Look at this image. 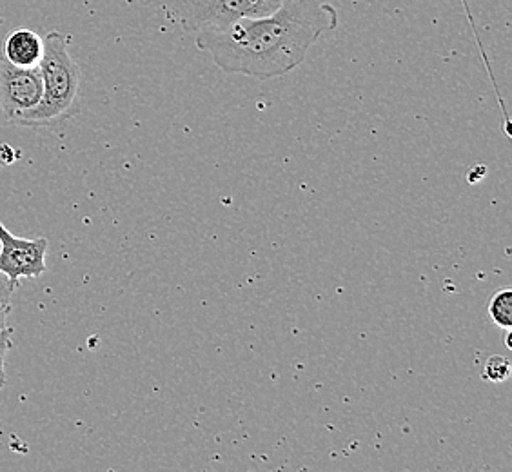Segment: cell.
Instances as JSON below:
<instances>
[{
	"instance_id": "cell-1",
	"label": "cell",
	"mask_w": 512,
	"mask_h": 472,
	"mask_svg": "<svg viewBox=\"0 0 512 472\" xmlns=\"http://www.w3.org/2000/svg\"><path fill=\"white\" fill-rule=\"evenodd\" d=\"M336 26L338 10L333 4L284 0L266 17L242 19L222 30L197 33L195 44L227 75L269 80L298 68L316 40Z\"/></svg>"
},
{
	"instance_id": "cell-2",
	"label": "cell",
	"mask_w": 512,
	"mask_h": 472,
	"mask_svg": "<svg viewBox=\"0 0 512 472\" xmlns=\"http://www.w3.org/2000/svg\"><path fill=\"white\" fill-rule=\"evenodd\" d=\"M69 37L51 31L44 37V55L39 69L44 91L37 108L20 115L15 122L26 126H44L66 117L79 97L80 71L69 55Z\"/></svg>"
},
{
	"instance_id": "cell-3",
	"label": "cell",
	"mask_w": 512,
	"mask_h": 472,
	"mask_svg": "<svg viewBox=\"0 0 512 472\" xmlns=\"http://www.w3.org/2000/svg\"><path fill=\"white\" fill-rule=\"evenodd\" d=\"M284 0H175L173 17L180 28L197 35L222 30L242 19L266 17L278 10Z\"/></svg>"
},
{
	"instance_id": "cell-4",
	"label": "cell",
	"mask_w": 512,
	"mask_h": 472,
	"mask_svg": "<svg viewBox=\"0 0 512 472\" xmlns=\"http://www.w3.org/2000/svg\"><path fill=\"white\" fill-rule=\"evenodd\" d=\"M42 77L39 68H19L0 53V108L10 120L39 106L42 99Z\"/></svg>"
},
{
	"instance_id": "cell-5",
	"label": "cell",
	"mask_w": 512,
	"mask_h": 472,
	"mask_svg": "<svg viewBox=\"0 0 512 472\" xmlns=\"http://www.w3.org/2000/svg\"><path fill=\"white\" fill-rule=\"evenodd\" d=\"M46 238H19L10 233L0 222V273L8 276L13 284L20 278H39L46 273Z\"/></svg>"
},
{
	"instance_id": "cell-6",
	"label": "cell",
	"mask_w": 512,
	"mask_h": 472,
	"mask_svg": "<svg viewBox=\"0 0 512 472\" xmlns=\"http://www.w3.org/2000/svg\"><path fill=\"white\" fill-rule=\"evenodd\" d=\"M2 55L19 68H39L44 55V39L31 30H15L4 40Z\"/></svg>"
},
{
	"instance_id": "cell-7",
	"label": "cell",
	"mask_w": 512,
	"mask_h": 472,
	"mask_svg": "<svg viewBox=\"0 0 512 472\" xmlns=\"http://www.w3.org/2000/svg\"><path fill=\"white\" fill-rule=\"evenodd\" d=\"M489 316L494 325L502 327L509 331L512 327V291L511 289H502L491 298L489 304Z\"/></svg>"
},
{
	"instance_id": "cell-8",
	"label": "cell",
	"mask_w": 512,
	"mask_h": 472,
	"mask_svg": "<svg viewBox=\"0 0 512 472\" xmlns=\"http://www.w3.org/2000/svg\"><path fill=\"white\" fill-rule=\"evenodd\" d=\"M511 376V362L509 358L500 356V354H493L487 358V362L483 365L482 380L489 382V384H503L507 382Z\"/></svg>"
},
{
	"instance_id": "cell-9",
	"label": "cell",
	"mask_w": 512,
	"mask_h": 472,
	"mask_svg": "<svg viewBox=\"0 0 512 472\" xmlns=\"http://www.w3.org/2000/svg\"><path fill=\"white\" fill-rule=\"evenodd\" d=\"M463 10H465V15H467V19H469V26H471V30H473V37L476 40V44H478V48H480V53H482L483 60H485V66H487V73H489V77L493 80V73H491V66H489V59H487V55H485V50H483L482 40L478 37V31H476V26H474L473 13H471V8H469V0H462Z\"/></svg>"
},
{
	"instance_id": "cell-10",
	"label": "cell",
	"mask_w": 512,
	"mask_h": 472,
	"mask_svg": "<svg viewBox=\"0 0 512 472\" xmlns=\"http://www.w3.org/2000/svg\"><path fill=\"white\" fill-rule=\"evenodd\" d=\"M15 291V284L11 282L10 278L0 273V304L6 305L10 309L11 295Z\"/></svg>"
},
{
	"instance_id": "cell-11",
	"label": "cell",
	"mask_w": 512,
	"mask_h": 472,
	"mask_svg": "<svg viewBox=\"0 0 512 472\" xmlns=\"http://www.w3.org/2000/svg\"><path fill=\"white\" fill-rule=\"evenodd\" d=\"M11 329H6L0 333V373H4V362L6 354L10 351Z\"/></svg>"
},
{
	"instance_id": "cell-12",
	"label": "cell",
	"mask_w": 512,
	"mask_h": 472,
	"mask_svg": "<svg viewBox=\"0 0 512 472\" xmlns=\"http://www.w3.org/2000/svg\"><path fill=\"white\" fill-rule=\"evenodd\" d=\"M13 160H15L13 149L10 146H6V144H2L0 146V164L2 166H10V164H13Z\"/></svg>"
},
{
	"instance_id": "cell-13",
	"label": "cell",
	"mask_w": 512,
	"mask_h": 472,
	"mask_svg": "<svg viewBox=\"0 0 512 472\" xmlns=\"http://www.w3.org/2000/svg\"><path fill=\"white\" fill-rule=\"evenodd\" d=\"M8 311H10V309H8L6 305L0 304V333H2V331H6V329H10L8 324H6V315H8Z\"/></svg>"
},
{
	"instance_id": "cell-14",
	"label": "cell",
	"mask_w": 512,
	"mask_h": 472,
	"mask_svg": "<svg viewBox=\"0 0 512 472\" xmlns=\"http://www.w3.org/2000/svg\"><path fill=\"white\" fill-rule=\"evenodd\" d=\"M505 347H507V349H512V344H511V329H509V335H507V338H505Z\"/></svg>"
},
{
	"instance_id": "cell-15",
	"label": "cell",
	"mask_w": 512,
	"mask_h": 472,
	"mask_svg": "<svg viewBox=\"0 0 512 472\" xmlns=\"http://www.w3.org/2000/svg\"><path fill=\"white\" fill-rule=\"evenodd\" d=\"M4 384H6V376H4V373H0V389L4 387Z\"/></svg>"
}]
</instances>
